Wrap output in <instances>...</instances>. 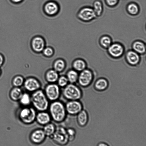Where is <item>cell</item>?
<instances>
[{"instance_id":"cb8c5ba5","label":"cell","mask_w":146,"mask_h":146,"mask_svg":"<svg viewBox=\"0 0 146 146\" xmlns=\"http://www.w3.org/2000/svg\"><path fill=\"white\" fill-rule=\"evenodd\" d=\"M43 126L42 129L46 137L50 138L55 131L56 127L55 125L50 122Z\"/></svg>"},{"instance_id":"e575fe53","label":"cell","mask_w":146,"mask_h":146,"mask_svg":"<svg viewBox=\"0 0 146 146\" xmlns=\"http://www.w3.org/2000/svg\"><path fill=\"white\" fill-rule=\"evenodd\" d=\"M12 3L15 4H19L22 3L24 0H9Z\"/></svg>"},{"instance_id":"44dd1931","label":"cell","mask_w":146,"mask_h":146,"mask_svg":"<svg viewBox=\"0 0 146 146\" xmlns=\"http://www.w3.org/2000/svg\"><path fill=\"white\" fill-rule=\"evenodd\" d=\"M108 86V82L105 78H101L97 80L94 85L95 88L97 91H102L106 89Z\"/></svg>"},{"instance_id":"ffe728a7","label":"cell","mask_w":146,"mask_h":146,"mask_svg":"<svg viewBox=\"0 0 146 146\" xmlns=\"http://www.w3.org/2000/svg\"><path fill=\"white\" fill-rule=\"evenodd\" d=\"M73 69L78 72H81L86 69V62L81 58L75 59L72 64Z\"/></svg>"},{"instance_id":"7c38bea8","label":"cell","mask_w":146,"mask_h":146,"mask_svg":"<svg viewBox=\"0 0 146 146\" xmlns=\"http://www.w3.org/2000/svg\"><path fill=\"white\" fill-rule=\"evenodd\" d=\"M107 49L108 53L110 55L115 58L121 57L124 52L123 46L120 43L117 42L112 43Z\"/></svg>"},{"instance_id":"277c9868","label":"cell","mask_w":146,"mask_h":146,"mask_svg":"<svg viewBox=\"0 0 146 146\" xmlns=\"http://www.w3.org/2000/svg\"><path fill=\"white\" fill-rule=\"evenodd\" d=\"M50 138L54 143L59 145H66L69 142L66 129L61 126L56 127L54 133Z\"/></svg>"},{"instance_id":"4dcf8cb0","label":"cell","mask_w":146,"mask_h":146,"mask_svg":"<svg viewBox=\"0 0 146 146\" xmlns=\"http://www.w3.org/2000/svg\"><path fill=\"white\" fill-rule=\"evenodd\" d=\"M67 132L69 137V142L74 141L76 137V132L75 130L72 127L66 129Z\"/></svg>"},{"instance_id":"ac0fdd59","label":"cell","mask_w":146,"mask_h":146,"mask_svg":"<svg viewBox=\"0 0 146 146\" xmlns=\"http://www.w3.org/2000/svg\"><path fill=\"white\" fill-rule=\"evenodd\" d=\"M59 77L58 73L53 69L48 70L45 73V79L48 83H55Z\"/></svg>"},{"instance_id":"30bf717a","label":"cell","mask_w":146,"mask_h":146,"mask_svg":"<svg viewBox=\"0 0 146 146\" xmlns=\"http://www.w3.org/2000/svg\"><path fill=\"white\" fill-rule=\"evenodd\" d=\"M79 100L68 101L65 106L67 114L76 115L83 109V105Z\"/></svg>"},{"instance_id":"836d02e7","label":"cell","mask_w":146,"mask_h":146,"mask_svg":"<svg viewBox=\"0 0 146 146\" xmlns=\"http://www.w3.org/2000/svg\"><path fill=\"white\" fill-rule=\"evenodd\" d=\"M106 5L110 7H114L118 4L119 0H105Z\"/></svg>"},{"instance_id":"52a82bcc","label":"cell","mask_w":146,"mask_h":146,"mask_svg":"<svg viewBox=\"0 0 146 146\" xmlns=\"http://www.w3.org/2000/svg\"><path fill=\"white\" fill-rule=\"evenodd\" d=\"M44 13L49 17H54L59 13L60 7L58 3L54 0H49L46 1L42 7Z\"/></svg>"},{"instance_id":"8992f818","label":"cell","mask_w":146,"mask_h":146,"mask_svg":"<svg viewBox=\"0 0 146 146\" xmlns=\"http://www.w3.org/2000/svg\"><path fill=\"white\" fill-rule=\"evenodd\" d=\"M43 91L48 100L51 102L58 100L61 93L60 87L55 83H48Z\"/></svg>"},{"instance_id":"1f68e13d","label":"cell","mask_w":146,"mask_h":146,"mask_svg":"<svg viewBox=\"0 0 146 146\" xmlns=\"http://www.w3.org/2000/svg\"><path fill=\"white\" fill-rule=\"evenodd\" d=\"M42 52L43 55L47 57H52L54 54V50L51 47H45Z\"/></svg>"},{"instance_id":"3957f363","label":"cell","mask_w":146,"mask_h":146,"mask_svg":"<svg viewBox=\"0 0 146 146\" xmlns=\"http://www.w3.org/2000/svg\"><path fill=\"white\" fill-rule=\"evenodd\" d=\"M63 88L62 94L67 101L79 100L82 97L81 89L75 84L69 83Z\"/></svg>"},{"instance_id":"d4e9b609","label":"cell","mask_w":146,"mask_h":146,"mask_svg":"<svg viewBox=\"0 0 146 146\" xmlns=\"http://www.w3.org/2000/svg\"><path fill=\"white\" fill-rule=\"evenodd\" d=\"M97 17L100 16L103 11V4L100 0H96L93 3L92 7Z\"/></svg>"},{"instance_id":"603a6c76","label":"cell","mask_w":146,"mask_h":146,"mask_svg":"<svg viewBox=\"0 0 146 146\" xmlns=\"http://www.w3.org/2000/svg\"><path fill=\"white\" fill-rule=\"evenodd\" d=\"M79 74L78 72L74 69L69 70L66 76L69 83L75 84L77 82Z\"/></svg>"},{"instance_id":"83f0119b","label":"cell","mask_w":146,"mask_h":146,"mask_svg":"<svg viewBox=\"0 0 146 146\" xmlns=\"http://www.w3.org/2000/svg\"><path fill=\"white\" fill-rule=\"evenodd\" d=\"M100 45L104 48H107L112 43L111 38L108 35L102 36L100 40Z\"/></svg>"},{"instance_id":"7402d4cb","label":"cell","mask_w":146,"mask_h":146,"mask_svg":"<svg viewBox=\"0 0 146 146\" xmlns=\"http://www.w3.org/2000/svg\"><path fill=\"white\" fill-rule=\"evenodd\" d=\"M138 5L136 3L132 2L128 3L126 7V10L128 14L132 16L138 15L140 11Z\"/></svg>"},{"instance_id":"e0dca14e","label":"cell","mask_w":146,"mask_h":146,"mask_svg":"<svg viewBox=\"0 0 146 146\" xmlns=\"http://www.w3.org/2000/svg\"><path fill=\"white\" fill-rule=\"evenodd\" d=\"M76 115L77 121L78 125L81 127L86 126L88 120V116L87 112L82 109Z\"/></svg>"},{"instance_id":"9a60e30c","label":"cell","mask_w":146,"mask_h":146,"mask_svg":"<svg viewBox=\"0 0 146 146\" xmlns=\"http://www.w3.org/2000/svg\"><path fill=\"white\" fill-rule=\"evenodd\" d=\"M51 120L50 114L46 111H38L37 113L35 121L39 125L43 126L51 122Z\"/></svg>"},{"instance_id":"2e32d148","label":"cell","mask_w":146,"mask_h":146,"mask_svg":"<svg viewBox=\"0 0 146 146\" xmlns=\"http://www.w3.org/2000/svg\"><path fill=\"white\" fill-rule=\"evenodd\" d=\"M126 61L131 66L137 65L139 63L140 60L139 54L133 50H129L125 54Z\"/></svg>"},{"instance_id":"6da1fadb","label":"cell","mask_w":146,"mask_h":146,"mask_svg":"<svg viewBox=\"0 0 146 146\" xmlns=\"http://www.w3.org/2000/svg\"><path fill=\"white\" fill-rule=\"evenodd\" d=\"M48 109L52 120L55 122H62L66 119L67 113L65 106L61 101L58 100L52 102Z\"/></svg>"},{"instance_id":"4fadbf2b","label":"cell","mask_w":146,"mask_h":146,"mask_svg":"<svg viewBox=\"0 0 146 146\" xmlns=\"http://www.w3.org/2000/svg\"><path fill=\"white\" fill-rule=\"evenodd\" d=\"M25 89L32 93L40 89L41 84L40 81L35 77H31L26 79L24 83Z\"/></svg>"},{"instance_id":"484cf974","label":"cell","mask_w":146,"mask_h":146,"mask_svg":"<svg viewBox=\"0 0 146 146\" xmlns=\"http://www.w3.org/2000/svg\"><path fill=\"white\" fill-rule=\"evenodd\" d=\"M66 66L65 61L63 59L58 58L54 62L53 64V69L59 73L64 70Z\"/></svg>"},{"instance_id":"ba28073f","label":"cell","mask_w":146,"mask_h":146,"mask_svg":"<svg viewBox=\"0 0 146 146\" xmlns=\"http://www.w3.org/2000/svg\"><path fill=\"white\" fill-rule=\"evenodd\" d=\"M77 18L84 22H88L97 17L93 8L89 6L83 7L79 10L77 14Z\"/></svg>"},{"instance_id":"8fae6325","label":"cell","mask_w":146,"mask_h":146,"mask_svg":"<svg viewBox=\"0 0 146 146\" xmlns=\"http://www.w3.org/2000/svg\"><path fill=\"white\" fill-rule=\"evenodd\" d=\"M46 137L42 129L38 128L31 132L30 135V139L33 144L39 145L44 141Z\"/></svg>"},{"instance_id":"f1b7e54d","label":"cell","mask_w":146,"mask_h":146,"mask_svg":"<svg viewBox=\"0 0 146 146\" xmlns=\"http://www.w3.org/2000/svg\"><path fill=\"white\" fill-rule=\"evenodd\" d=\"M20 100L22 105L25 106H29L31 103V96L27 93H23Z\"/></svg>"},{"instance_id":"8d00e7d4","label":"cell","mask_w":146,"mask_h":146,"mask_svg":"<svg viewBox=\"0 0 146 146\" xmlns=\"http://www.w3.org/2000/svg\"><path fill=\"white\" fill-rule=\"evenodd\" d=\"M98 145V146H108V145L104 143H99Z\"/></svg>"},{"instance_id":"74e56055","label":"cell","mask_w":146,"mask_h":146,"mask_svg":"<svg viewBox=\"0 0 146 146\" xmlns=\"http://www.w3.org/2000/svg\"></svg>"},{"instance_id":"d6986e66","label":"cell","mask_w":146,"mask_h":146,"mask_svg":"<svg viewBox=\"0 0 146 146\" xmlns=\"http://www.w3.org/2000/svg\"><path fill=\"white\" fill-rule=\"evenodd\" d=\"M132 50L139 55L143 54L145 52V45L141 41H135L132 43Z\"/></svg>"},{"instance_id":"d6a6232c","label":"cell","mask_w":146,"mask_h":146,"mask_svg":"<svg viewBox=\"0 0 146 146\" xmlns=\"http://www.w3.org/2000/svg\"><path fill=\"white\" fill-rule=\"evenodd\" d=\"M24 83V80L23 77L18 76L15 77L13 80V84L16 87L22 86Z\"/></svg>"},{"instance_id":"d590c367","label":"cell","mask_w":146,"mask_h":146,"mask_svg":"<svg viewBox=\"0 0 146 146\" xmlns=\"http://www.w3.org/2000/svg\"><path fill=\"white\" fill-rule=\"evenodd\" d=\"M3 61V56L0 54V66L2 64Z\"/></svg>"},{"instance_id":"f546056e","label":"cell","mask_w":146,"mask_h":146,"mask_svg":"<svg viewBox=\"0 0 146 146\" xmlns=\"http://www.w3.org/2000/svg\"><path fill=\"white\" fill-rule=\"evenodd\" d=\"M57 82L58 86L62 88L66 86L69 83L66 76H59Z\"/></svg>"},{"instance_id":"7a4b0ae2","label":"cell","mask_w":146,"mask_h":146,"mask_svg":"<svg viewBox=\"0 0 146 146\" xmlns=\"http://www.w3.org/2000/svg\"><path fill=\"white\" fill-rule=\"evenodd\" d=\"M31 99V103L36 110L45 111L48 109L49 100L42 90L40 89L33 92Z\"/></svg>"},{"instance_id":"4316f807","label":"cell","mask_w":146,"mask_h":146,"mask_svg":"<svg viewBox=\"0 0 146 146\" xmlns=\"http://www.w3.org/2000/svg\"><path fill=\"white\" fill-rule=\"evenodd\" d=\"M23 93L21 90L19 88H15L11 91L10 96L11 98L13 100H20Z\"/></svg>"},{"instance_id":"5b68a950","label":"cell","mask_w":146,"mask_h":146,"mask_svg":"<svg viewBox=\"0 0 146 146\" xmlns=\"http://www.w3.org/2000/svg\"><path fill=\"white\" fill-rule=\"evenodd\" d=\"M36 113V110L33 107H27L21 110L19 117L24 123L30 124L35 121Z\"/></svg>"},{"instance_id":"9c48e42d","label":"cell","mask_w":146,"mask_h":146,"mask_svg":"<svg viewBox=\"0 0 146 146\" xmlns=\"http://www.w3.org/2000/svg\"><path fill=\"white\" fill-rule=\"evenodd\" d=\"M93 74L90 70L85 69L79 74L77 82L80 86L85 88L89 86L93 79Z\"/></svg>"},{"instance_id":"5bb4252c","label":"cell","mask_w":146,"mask_h":146,"mask_svg":"<svg viewBox=\"0 0 146 146\" xmlns=\"http://www.w3.org/2000/svg\"><path fill=\"white\" fill-rule=\"evenodd\" d=\"M32 50L35 52L39 53L42 52L45 47V42L41 36H35L32 38L31 43Z\"/></svg>"}]
</instances>
